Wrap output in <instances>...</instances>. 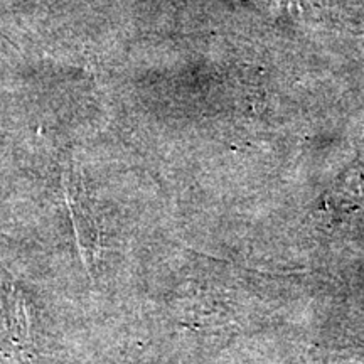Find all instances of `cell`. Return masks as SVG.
Segmentation results:
<instances>
[{
  "label": "cell",
  "mask_w": 364,
  "mask_h": 364,
  "mask_svg": "<svg viewBox=\"0 0 364 364\" xmlns=\"http://www.w3.org/2000/svg\"><path fill=\"white\" fill-rule=\"evenodd\" d=\"M65 198L81 258L90 268L91 263L97 262L100 248H102V235H100L95 209L91 208L90 199L86 198L81 182L71 176H65Z\"/></svg>",
  "instance_id": "1"
}]
</instances>
